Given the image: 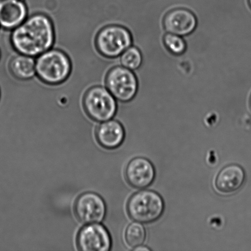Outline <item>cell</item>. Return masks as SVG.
Masks as SVG:
<instances>
[{
	"mask_svg": "<svg viewBox=\"0 0 251 251\" xmlns=\"http://www.w3.org/2000/svg\"><path fill=\"white\" fill-rule=\"evenodd\" d=\"M127 183L134 188L144 189L154 181L155 170L151 162L144 157H135L128 163L125 171Z\"/></svg>",
	"mask_w": 251,
	"mask_h": 251,
	"instance_id": "obj_10",
	"label": "cell"
},
{
	"mask_svg": "<svg viewBox=\"0 0 251 251\" xmlns=\"http://www.w3.org/2000/svg\"><path fill=\"white\" fill-rule=\"evenodd\" d=\"M120 62L124 67L130 70H138L143 62L141 51L136 47H129L122 54Z\"/></svg>",
	"mask_w": 251,
	"mask_h": 251,
	"instance_id": "obj_15",
	"label": "cell"
},
{
	"mask_svg": "<svg viewBox=\"0 0 251 251\" xmlns=\"http://www.w3.org/2000/svg\"><path fill=\"white\" fill-rule=\"evenodd\" d=\"M250 105H251V100H250Z\"/></svg>",
	"mask_w": 251,
	"mask_h": 251,
	"instance_id": "obj_20",
	"label": "cell"
},
{
	"mask_svg": "<svg viewBox=\"0 0 251 251\" xmlns=\"http://www.w3.org/2000/svg\"><path fill=\"white\" fill-rule=\"evenodd\" d=\"M112 240L107 228L100 224H89L78 232V249L83 251H107L111 248Z\"/></svg>",
	"mask_w": 251,
	"mask_h": 251,
	"instance_id": "obj_8",
	"label": "cell"
},
{
	"mask_svg": "<svg viewBox=\"0 0 251 251\" xmlns=\"http://www.w3.org/2000/svg\"><path fill=\"white\" fill-rule=\"evenodd\" d=\"M107 90L115 99L123 102H129L137 95L139 83L136 75L124 66H115L105 78Z\"/></svg>",
	"mask_w": 251,
	"mask_h": 251,
	"instance_id": "obj_6",
	"label": "cell"
},
{
	"mask_svg": "<svg viewBox=\"0 0 251 251\" xmlns=\"http://www.w3.org/2000/svg\"><path fill=\"white\" fill-rule=\"evenodd\" d=\"M0 97H1V91H0Z\"/></svg>",
	"mask_w": 251,
	"mask_h": 251,
	"instance_id": "obj_22",
	"label": "cell"
},
{
	"mask_svg": "<svg viewBox=\"0 0 251 251\" xmlns=\"http://www.w3.org/2000/svg\"><path fill=\"white\" fill-rule=\"evenodd\" d=\"M135 251H150V250L149 249V248H146V247H144V248H137L135 250Z\"/></svg>",
	"mask_w": 251,
	"mask_h": 251,
	"instance_id": "obj_18",
	"label": "cell"
},
{
	"mask_svg": "<svg viewBox=\"0 0 251 251\" xmlns=\"http://www.w3.org/2000/svg\"><path fill=\"white\" fill-rule=\"evenodd\" d=\"M55 30L50 18L43 14H36L14 29L11 42L17 52L34 57L50 49L55 43Z\"/></svg>",
	"mask_w": 251,
	"mask_h": 251,
	"instance_id": "obj_1",
	"label": "cell"
},
{
	"mask_svg": "<svg viewBox=\"0 0 251 251\" xmlns=\"http://www.w3.org/2000/svg\"><path fill=\"white\" fill-rule=\"evenodd\" d=\"M96 137L99 144L105 149H117L124 142V128L119 122L108 120L98 126Z\"/></svg>",
	"mask_w": 251,
	"mask_h": 251,
	"instance_id": "obj_13",
	"label": "cell"
},
{
	"mask_svg": "<svg viewBox=\"0 0 251 251\" xmlns=\"http://www.w3.org/2000/svg\"><path fill=\"white\" fill-rule=\"evenodd\" d=\"M83 107L91 119L104 122L112 119L116 114V99L107 88L95 86L86 92L83 98Z\"/></svg>",
	"mask_w": 251,
	"mask_h": 251,
	"instance_id": "obj_4",
	"label": "cell"
},
{
	"mask_svg": "<svg viewBox=\"0 0 251 251\" xmlns=\"http://www.w3.org/2000/svg\"><path fill=\"white\" fill-rule=\"evenodd\" d=\"M98 51L106 58L121 55L131 46V33L125 27L117 25L105 26L98 33L95 41Z\"/></svg>",
	"mask_w": 251,
	"mask_h": 251,
	"instance_id": "obj_5",
	"label": "cell"
},
{
	"mask_svg": "<svg viewBox=\"0 0 251 251\" xmlns=\"http://www.w3.org/2000/svg\"><path fill=\"white\" fill-rule=\"evenodd\" d=\"M0 58H1V50H0Z\"/></svg>",
	"mask_w": 251,
	"mask_h": 251,
	"instance_id": "obj_21",
	"label": "cell"
},
{
	"mask_svg": "<svg viewBox=\"0 0 251 251\" xmlns=\"http://www.w3.org/2000/svg\"><path fill=\"white\" fill-rule=\"evenodd\" d=\"M75 213L80 222L93 224L101 222L106 213V206L101 197L95 193H85L78 197Z\"/></svg>",
	"mask_w": 251,
	"mask_h": 251,
	"instance_id": "obj_7",
	"label": "cell"
},
{
	"mask_svg": "<svg viewBox=\"0 0 251 251\" xmlns=\"http://www.w3.org/2000/svg\"><path fill=\"white\" fill-rule=\"evenodd\" d=\"M198 24L196 17L188 9L172 10L165 16L163 25L167 33L186 36L195 30Z\"/></svg>",
	"mask_w": 251,
	"mask_h": 251,
	"instance_id": "obj_9",
	"label": "cell"
},
{
	"mask_svg": "<svg viewBox=\"0 0 251 251\" xmlns=\"http://www.w3.org/2000/svg\"><path fill=\"white\" fill-rule=\"evenodd\" d=\"M146 238V232L139 223L130 224L126 230L125 239L127 244L131 248H137L143 244Z\"/></svg>",
	"mask_w": 251,
	"mask_h": 251,
	"instance_id": "obj_16",
	"label": "cell"
},
{
	"mask_svg": "<svg viewBox=\"0 0 251 251\" xmlns=\"http://www.w3.org/2000/svg\"><path fill=\"white\" fill-rule=\"evenodd\" d=\"M246 175L244 170L237 164H230L223 168L216 177L215 185L221 193H235L244 184Z\"/></svg>",
	"mask_w": 251,
	"mask_h": 251,
	"instance_id": "obj_12",
	"label": "cell"
},
{
	"mask_svg": "<svg viewBox=\"0 0 251 251\" xmlns=\"http://www.w3.org/2000/svg\"><path fill=\"white\" fill-rule=\"evenodd\" d=\"M164 201L156 192H138L128 201L127 210L130 218L140 223H151L158 220L163 213Z\"/></svg>",
	"mask_w": 251,
	"mask_h": 251,
	"instance_id": "obj_3",
	"label": "cell"
},
{
	"mask_svg": "<svg viewBox=\"0 0 251 251\" xmlns=\"http://www.w3.org/2000/svg\"><path fill=\"white\" fill-rule=\"evenodd\" d=\"M36 75L46 84H61L70 77L72 64L65 52L49 49L38 56L36 61Z\"/></svg>",
	"mask_w": 251,
	"mask_h": 251,
	"instance_id": "obj_2",
	"label": "cell"
},
{
	"mask_svg": "<svg viewBox=\"0 0 251 251\" xmlns=\"http://www.w3.org/2000/svg\"><path fill=\"white\" fill-rule=\"evenodd\" d=\"M35 65L36 61L33 57L19 53L10 61L9 70L18 79L29 80L36 75Z\"/></svg>",
	"mask_w": 251,
	"mask_h": 251,
	"instance_id": "obj_14",
	"label": "cell"
},
{
	"mask_svg": "<svg viewBox=\"0 0 251 251\" xmlns=\"http://www.w3.org/2000/svg\"><path fill=\"white\" fill-rule=\"evenodd\" d=\"M28 13L23 0H0V26L14 29L25 21Z\"/></svg>",
	"mask_w": 251,
	"mask_h": 251,
	"instance_id": "obj_11",
	"label": "cell"
},
{
	"mask_svg": "<svg viewBox=\"0 0 251 251\" xmlns=\"http://www.w3.org/2000/svg\"><path fill=\"white\" fill-rule=\"evenodd\" d=\"M163 43L167 50L174 55H181L185 52L187 45L182 36L167 33L163 38Z\"/></svg>",
	"mask_w": 251,
	"mask_h": 251,
	"instance_id": "obj_17",
	"label": "cell"
},
{
	"mask_svg": "<svg viewBox=\"0 0 251 251\" xmlns=\"http://www.w3.org/2000/svg\"><path fill=\"white\" fill-rule=\"evenodd\" d=\"M248 3H249L251 9V0H248Z\"/></svg>",
	"mask_w": 251,
	"mask_h": 251,
	"instance_id": "obj_19",
	"label": "cell"
}]
</instances>
